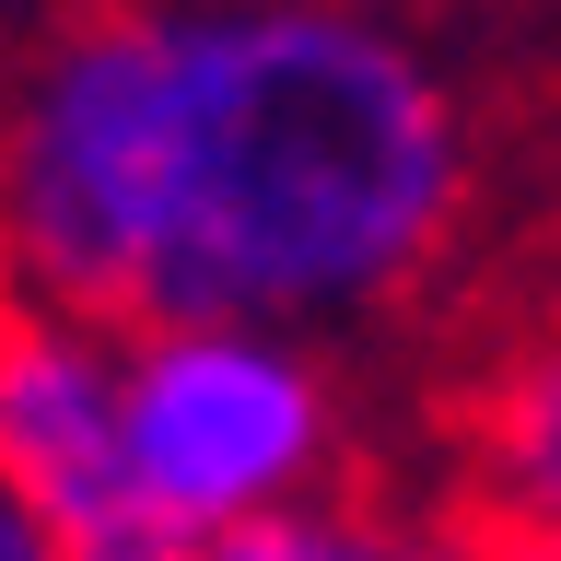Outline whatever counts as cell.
Segmentation results:
<instances>
[{"label": "cell", "instance_id": "cell-2", "mask_svg": "<svg viewBox=\"0 0 561 561\" xmlns=\"http://www.w3.org/2000/svg\"><path fill=\"white\" fill-rule=\"evenodd\" d=\"M117 445L187 538H222L328 468V386L305 351L257 328H175V340H140L117 386Z\"/></svg>", "mask_w": 561, "mask_h": 561}, {"label": "cell", "instance_id": "cell-5", "mask_svg": "<svg viewBox=\"0 0 561 561\" xmlns=\"http://www.w3.org/2000/svg\"><path fill=\"white\" fill-rule=\"evenodd\" d=\"M503 561H561V538H503Z\"/></svg>", "mask_w": 561, "mask_h": 561}, {"label": "cell", "instance_id": "cell-1", "mask_svg": "<svg viewBox=\"0 0 561 561\" xmlns=\"http://www.w3.org/2000/svg\"><path fill=\"white\" fill-rule=\"evenodd\" d=\"M468 129L351 0H35L0 35V270L82 340L421 293Z\"/></svg>", "mask_w": 561, "mask_h": 561}, {"label": "cell", "instance_id": "cell-3", "mask_svg": "<svg viewBox=\"0 0 561 561\" xmlns=\"http://www.w3.org/2000/svg\"><path fill=\"white\" fill-rule=\"evenodd\" d=\"M0 491L47 526L59 561H199V538L140 491L117 445V386L94 340L12 293V270H0Z\"/></svg>", "mask_w": 561, "mask_h": 561}, {"label": "cell", "instance_id": "cell-4", "mask_svg": "<svg viewBox=\"0 0 561 561\" xmlns=\"http://www.w3.org/2000/svg\"><path fill=\"white\" fill-rule=\"evenodd\" d=\"M0 561H59V550H47V526H35L12 491H0Z\"/></svg>", "mask_w": 561, "mask_h": 561}, {"label": "cell", "instance_id": "cell-6", "mask_svg": "<svg viewBox=\"0 0 561 561\" xmlns=\"http://www.w3.org/2000/svg\"><path fill=\"white\" fill-rule=\"evenodd\" d=\"M0 35H12V0H0Z\"/></svg>", "mask_w": 561, "mask_h": 561}]
</instances>
